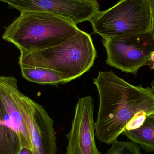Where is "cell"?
Wrapping results in <instances>:
<instances>
[{"mask_svg":"<svg viewBox=\"0 0 154 154\" xmlns=\"http://www.w3.org/2000/svg\"><path fill=\"white\" fill-rule=\"evenodd\" d=\"M93 83L99 96L95 137L100 143L112 144L125 130L137 128L154 114L152 88L130 84L112 70L100 71Z\"/></svg>","mask_w":154,"mask_h":154,"instance_id":"1","label":"cell"},{"mask_svg":"<svg viewBox=\"0 0 154 154\" xmlns=\"http://www.w3.org/2000/svg\"><path fill=\"white\" fill-rule=\"evenodd\" d=\"M76 25L58 15L40 11H24L5 29L3 39L21 52L59 45L79 31Z\"/></svg>","mask_w":154,"mask_h":154,"instance_id":"2","label":"cell"},{"mask_svg":"<svg viewBox=\"0 0 154 154\" xmlns=\"http://www.w3.org/2000/svg\"><path fill=\"white\" fill-rule=\"evenodd\" d=\"M97 51L90 35L80 30L64 42L48 48L21 52L20 67H40L57 71L70 81L93 66Z\"/></svg>","mask_w":154,"mask_h":154,"instance_id":"3","label":"cell"},{"mask_svg":"<svg viewBox=\"0 0 154 154\" xmlns=\"http://www.w3.org/2000/svg\"><path fill=\"white\" fill-rule=\"evenodd\" d=\"M89 21L94 33L104 39L150 32L153 28L147 0H120L111 8L99 11Z\"/></svg>","mask_w":154,"mask_h":154,"instance_id":"4","label":"cell"},{"mask_svg":"<svg viewBox=\"0 0 154 154\" xmlns=\"http://www.w3.org/2000/svg\"><path fill=\"white\" fill-rule=\"evenodd\" d=\"M102 42L107 55L106 63L134 75L146 66L154 51L152 31L103 39Z\"/></svg>","mask_w":154,"mask_h":154,"instance_id":"5","label":"cell"},{"mask_svg":"<svg viewBox=\"0 0 154 154\" xmlns=\"http://www.w3.org/2000/svg\"><path fill=\"white\" fill-rule=\"evenodd\" d=\"M14 82V100L29 133L34 154H57V138L54 122L41 105L23 94Z\"/></svg>","mask_w":154,"mask_h":154,"instance_id":"6","label":"cell"},{"mask_svg":"<svg viewBox=\"0 0 154 154\" xmlns=\"http://www.w3.org/2000/svg\"><path fill=\"white\" fill-rule=\"evenodd\" d=\"M20 13L40 11L58 15L77 25L90 20L100 11L97 0H0Z\"/></svg>","mask_w":154,"mask_h":154,"instance_id":"7","label":"cell"},{"mask_svg":"<svg viewBox=\"0 0 154 154\" xmlns=\"http://www.w3.org/2000/svg\"><path fill=\"white\" fill-rule=\"evenodd\" d=\"M94 100L91 96L78 100L70 131L66 135V154H101L95 142Z\"/></svg>","mask_w":154,"mask_h":154,"instance_id":"8","label":"cell"},{"mask_svg":"<svg viewBox=\"0 0 154 154\" xmlns=\"http://www.w3.org/2000/svg\"><path fill=\"white\" fill-rule=\"evenodd\" d=\"M15 79L14 77L0 76V98L20 138L21 148L28 147L32 150L29 130L14 97L13 86Z\"/></svg>","mask_w":154,"mask_h":154,"instance_id":"9","label":"cell"},{"mask_svg":"<svg viewBox=\"0 0 154 154\" xmlns=\"http://www.w3.org/2000/svg\"><path fill=\"white\" fill-rule=\"evenodd\" d=\"M123 134L146 152H154V114L146 117L139 127L125 130Z\"/></svg>","mask_w":154,"mask_h":154,"instance_id":"10","label":"cell"},{"mask_svg":"<svg viewBox=\"0 0 154 154\" xmlns=\"http://www.w3.org/2000/svg\"><path fill=\"white\" fill-rule=\"evenodd\" d=\"M22 75L29 81L40 85L57 86L70 82L62 74L51 69L40 67L20 68Z\"/></svg>","mask_w":154,"mask_h":154,"instance_id":"11","label":"cell"},{"mask_svg":"<svg viewBox=\"0 0 154 154\" xmlns=\"http://www.w3.org/2000/svg\"><path fill=\"white\" fill-rule=\"evenodd\" d=\"M106 154H141L140 146L133 142L118 140L111 144Z\"/></svg>","mask_w":154,"mask_h":154,"instance_id":"12","label":"cell"},{"mask_svg":"<svg viewBox=\"0 0 154 154\" xmlns=\"http://www.w3.org/2000/svg\"><path fill=\"white\" fill-rule=\"evenodd\" d=\"M10 141L7 130L4 125L0 108V154H18Z\"/></svg>","mask_w":154,"mask_h":154,"instance_id":"13","label":"cell"},{"mask_svg":"<svg viewBox=\"0 0 154 154\" xmlns=\"http://www.w3.org/2000/svg\"><path fill=\"white\" fill-rule=\"evenodd\" d=\"M18 154H34L32 149L28 147H22L21 148Z\"/></svg>","mask_w":154,"mask_h":154,"instance_id":"14","label":"cell"},{"mask_svg":"<svg viewBox=\"0 0 154 154\" xmlns=\"http://www.w3.org/2000/svg\"><path fill=\"white\" fill-rule=\"evenodd\" d=\"M146 66H148L151 69L154 70V51L151 55V57L146 64Z\"/></svg>","mask_w":154,"mask_h":154,"instance_id":"15","label":"cell"},{"mask_svg":"<svg viewBox=\"0 0 154 154\" xmlns=\"http://www.w3.org/2000/svg\"><path fill=\"white\" fill-rule=\"evenodd\" d=\"M151 9L152 12V17L153 26H154V0H147Z\"/></svg>","mask_w":154,"mask_h":154,"instance_id":"16","label":"cell"},{"mask_svg":"<svg viewBox=\"0 0 154 154\" xmlns=\"http://www.w3.org/2000/svg\"><path fill=\"white\" fill-rule=\"evenodd\" d=\"M151 88L154 92V79L151 82Z\"/></svg>","mask_w":154,"mask_h":154,"instance_id":"17","label":"cell"},{"mask_svg":"<svg viewBox=\"0 0 154 154\" xmlns=\"http://www.w3.org/2000/svg\"><path fill=\"white\" fill-rule=\"evenodd\" d=\"M152 33H153V36H154V26H153V28Z\"/></svg>","mask_w":154,"mask_h":154,"instance_id":"18","label":"cell"}]
</instances>
